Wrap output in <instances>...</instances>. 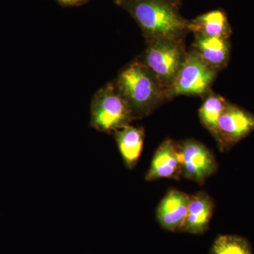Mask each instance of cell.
I'll use <instances>...</instances> for the list:
<instances>
[{"mask_svg": "<svg viewBox=\"0 0 254 254\" xmlns=\"http://www.w3.org/2000/svg\"><path fill=\"white\" fill-rule=\"evenodd\" d=\"M141 28L148 42L160 39L181 40L189 32L188 20L179 12L173 0H115Z\"/></svg>", "mask_w": 254, "mask_h": 254, "instance_id": "1", "label": "cell"}, {"mask_svg": "<svg viewBox=\"0 0 254 254\" xmlns=\"http://www.w3.org/2000/svg\"><path fill=\"white\" fill-rule=\"evenodd\" d=\"M114 83L137 120L148 116L168 99L163 86L141 60L125 66Z\"/></svg>", "mask_w": 254, "mask_h": 254, "instance_id": "2", "label": "cell"}, {"mask_svg": "<svg viewBox=\"0 0 254 254\" xmlns=\"http://www.w3.org/2000/svg\"><path fill=\"white\" fill-rule=\"evenodd\" d=\"M90 118L92 128L110 134L137 120L114 82L107 83L95 93L91 100Z\"/></svg>", "mask_w": 254, "mask_h": 254, "instance_id": "3", "label": "cell"}, {"mask_svg": "<svg viewBox=\"0 0 254 254\" xmlns=\"http://www.w3.org/2000/svg\"><path fill=\"white\" fill-rule=\"evenodd\" d=\"M187 55L181 40H155L147 43L141 61L167 93L181 69Z\"/></svg>", "mask_w": 254, "mask_h": 254, "instance_id": "4", "label": "cell"}, {"mask_svg": "<svg viewBox=\"0 0 254 254\" xmlns=\"http://www.w3.org/2000/svg\"><path fill=\"white\" fill-rule=\"evenodd\" d=\"M216 73V70L207 64L194 50H190L173 85L167 91V98L207 95Z\"/></svg>", "mask_w": 254, "mask_h": 254, "instance_id": "5", "label": "cell"}, {"mask_svg": "<svg viewBox=\"0 0 254 254\" xmlns=\"http://www.w3.org/2000/svg\"><path fill=\"white\" fill-rule=\"evenodd\" d=\"M182 176L203 185L218 170V163L211 150L199 141L187 139L177 143Z\"/></svg>", "mask_w": 254, "mask_h": 254, "instance_id": "6", "label": "cell"}, {"mask_svg": "<svg viewBox=\"0 0 254 254\" xmlns=\"http://www.w3.org/2000/svg\"><path fill=\"white\" fill-rule=\"evenodd\" d=\"M254 131V114L228 103L219 120L215 139L219 149L225 152Z\"/></svg>", "mask_w": 254, "mask_h": 254, "instance_id": "7", "label": "cell"}, {"mask_svg": "<svg viewBox=\"0 0 254 254\" xmlns=\"http://www.w3.org/2000/svg\"><path fill=\"white\" fill-rule=\"evenodd\" d=\"M182 175V163L177 143L170 138L165 139L155 150L145 180L147 182L160 179L179 180Z\"/></svg>", "mask_w": 254, "mask_h": 254, "instance_id": "8", "label": "cell"}, {"mask_svg": "<svg viewBox=\"0 0 254 254\" xmlns=\"http://www.w3.org/2000/svg\"><path fill=\"white\" fill-rule=\"evenodd\" d=\"M190 195L177 190L167 192L159 203L156 217L159 224L165 230L180 232L186 218Z\"/></svg>", "mask_w": 254, "mask_h": 254, "instance_id": "9", "label": "cell"}, {"mask_svg": "<svg viewBox=\"0 0 254 254\" xmlns=\"http://www.w3.org/2000/svg\"><path fill=\"white\" fill-rule=\"evenodd\" d=\"M214 201L205 191H198L190 195L186 218L180 232L201 235L208 230L213 216Z\"/></svg>", "mask_w": 254, "mask_h": 254, "instance_id": "10", "label": "cell"}, {"mask_svg": "<svg viewBox=\"0 0 254 254\" xmlns=\"http://www.w3.org/2000/svg\"><path fill=\"white\" fill-rule=\"evenodd\" d=\"M113 136L125 167L133 170L136 168L143 151L144 128L127 125L115 131Z\"/></svg>", "mask_w": 254, "mask_h": 254, "instance_id": "11", "label": "cell"}, {"mask_svg": "<svg viewBox=\"0 0 254 254\" xmlns=\"http://www.w3.org/2000/svg\"><path fill=\"white\" fill-rule=\"evenodd\" d=\"M189 31L195 36L222 38L229 39L232 28L226 13L221 9H215L198 15L189 21Z\"/></svg>", "mask_w": 254, "mask_h": 254, "instance_id": "12", "label": "cell"}, {"mask_svg": "<svg viewBox=\"0 0 254 254\" xmlns=\"http://www.w3.org/2000/svg\"><path fill=\"white\" fill-rule=\"evenodd\" d=\"M193 48L200 58L217 71L226 66L230 59L229 39L195 36Z\"/></svg>", "mask_w": 254, "mask_h": 254, "instance_id": "13", "label": "cell"}, {"mask_svg": "<svg viewBox=\"0 0 254 254\" xmlns=\"http://www.w3.org/2000/svg\"><path fill=\"white\" fill-rule=\"evenodd\" d=\"M227 103L228 102L220 95L208 93L198 110L200 123L214 138L216 137L219 120Z\"/></svg>", "mask_w": 254, "mask_h": 254, "instance_id": "14", "label": "cell"}, {"mask_svg": "<svg viewBox=\"0 0 254 254\" xmlns=\"http://www.w3.org/2000/svg\"><path fill=\"white\" fill-rule=\"evenodd\" d=\"M211 254H253L247 239L237 235H219L214 242Z\"/></svg>", "mask_w": 254, "mask_h": 254, "instance_id": "15", "label": "cell"}, {"mask_svg": "<svg viewBox=\"0 0 254 254\" xmlns=\"http://www.w3.org/2000/svg\"><path fill=\"white\" fill-rule=\"evenodd\" d=\"M61 6L65 7H73L86 4L91 0H56Z\"/></svg>", "mask_w": 254, "mask_h": 254, "instance_id": "16", "label": "cell"}, {"mask_svg": "<svg viewBox=\"0 0 254 254\" xmlns=\"http://www.w3.org/2000/svg\"><path fill=\"white\" fill-rule=\"evenodd\" d=\"M173 1H175L176 4H179V3H180V0H173Z\"/></svg>", "mask_w": 254, "mask_h": 254, "instance_id": "17", "label": "cell"}]
</instances>
